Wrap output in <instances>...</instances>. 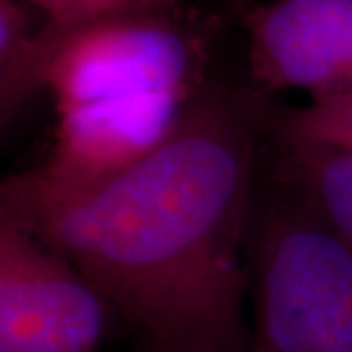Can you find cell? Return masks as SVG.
<instances>
[{
    "label": "cell",
    "instance_id": "1",
    "mask_svg": "<svg viewBox=\"0 0 352 352\" xmlns=\"http://www.w3.org/2000/svg\"><path fill=\"white\" fill-rule=\"evenodd\" d=\"M254 129L198 96L170 139L106 186L55 198L10 176L0 210L87 278L153 352H251L243 249L254 212Z\"/></svg>",
    "mask_w": 352,
    "mask_h": 352
},
{
    "label": "cell",
    "instance_id": "2",
    "mask_svg": "<svg viewBox=\"0 0 352 352\" xmlns=\"http://www.w3.org/2000/svg\"><path fill=\"white\" fill-rule=\"evenodd\" d=\"M251 352H352V249L276 198L249 231Z\"/></svg>",
    "mask_w": 352,
    "mask_h": 352
},
{
    "label": "cell",
    "instance_id": "3",
    "mask_svg": "<svg viewBox=\"0 0 352 352\" xmlns=\"http://www.w3.org/2000/svg\"><path fill=\"white\" fill-rule=\"evenodd\" d=\"M45 71L55 110L173 92L198 96L204 51L170 12L129 14L57 30L43 20Z\"/></svg>",
    "mask_w": 352,
    "mask_h": 352
},
{
    "label": "cell",
    "instance_id": "4",
    "mask_svg": "<svg viewBox=\"0 0 352 352\" xmlns=\"http://www.w3.org/2000/svg\"><path fill=\"white\" fill-rule=\"evenodd\" d=\"M112 317L73 264L0 210V352H96Z\"/></svg>",
    "mask_w": 352,
    "mask_h": 352
},
{
    "label": "cell",
    "instance_id": "5",
    "mask_svg": "<svg viewBox=\"0 0 352 352\" xmlns=\"http://www.w3.org/2000/svg\"><path fill=\"white\" fill-rule=\"evenodd\" d=\"M198 96L159 92L57 112L47 161L10 178L55 198L90 194L164 145Z\"/></svg>",
    "mask_w": 352,
    "mask_h": 352
},
{
    "label": "cell",
    "instance_id": "6",
    "mask_svg": "<svg viewBox=\"0 0 352 352\" xmlns=\"http://www.w3.org/2000/svg\"><path fill=\"white\" fill-rule=\"evenodd\" d=\"M245 28L256 82L311 100L352 90V0H268Z\"/></svg>",
    "mask_w": 352,
    "mask_h": 352
},
{
    "label": "cell",
    "instance_id": "7",
    "mask_svg": "<svg viewBox=\"0 0 352 352\" xmlns=\"http://www.w3.org/2000/svg\"><path fill=\"white\" fill-rule=\"evenodd\" d=\"M280 196L352 249V151L280 143Z\"/></svg>",
    "mask_w": 352,
    "mask_h": 352
},
{
    "label": "cell",
    "instance_id": "8",
    "mask_svg": "<svg viewBox=\"0 0 352 352\" xmlns=\"http://www.w3.org/2000/svg\"><path fill=\"white\" fill-rule=\"evenodd\" d=\"M28 2L0 0V122L8 127L43 90V24L34 28Z\"/></svg>",
    "mask_w": 352,
    "mask_h": 352
},
{
    "label": "cell",
    "instance_id": "9",
    "mask_svg": "<svg viewBox=\"0 0 352 352\" xmlns=\"http://www.w3.org/2000/svg\"><path fill=\"white\" fill-rule=\"evenodd\" d=\"M278 143L352 151V90L309 100L276 122Z\"/></svg>",
    "mask_w": 352,
    "mask_h": 352
},
{
    "label": "cell",
    "instance_id": "10",
    "mask_svg": "<svg viewBox=\"0 0 352 352\" xmlns=\"http://www.w3.org/2000/svg\"><path fill=\"white\" fill-rule=\"evenodd\" d=\"M38 10L45 24L57 30H73L118 16L170 12L175 0H24Z\"/></svg>",
    "mask_w": 352,
    "mask_h": 352
},
{
    "label": "cell",
    "instance_id": "11",
    "mask_svg": "<svg viewBox=\"0 0 352 352\" xmlns=\"http://www.w3.org/2000/svg\"><path fill=\"white\" fill-rule=\"evenodd\" d=\"M135 352H153V351H149V349H143V346H138V351Z\"/></svg>",
    "mask_w": 352,
    "mask_h": 352
}]
</instances>
